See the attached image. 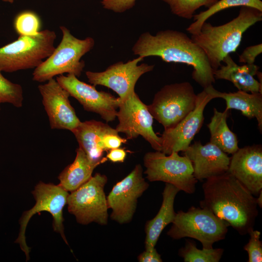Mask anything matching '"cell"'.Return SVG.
I'll return each mask as SVG.
<instances>
[{
	"instance_id": "cell-1",
	"label": "cell",
	"mask_w": 262,
	"mask_h": 262,
	"mask_svg": "<svg viewBox=\"0 0 262 262\" xmlns=\"http://www.w3.org/2000/svg\"><path fill=\"white\" fill-rule=\"evenodd\" d=\"M200 207L227 222L240 234L252 229L258 214L256 198L228 172L206 179Z\"/></svg>"
},
{
	"instance_id": "cell-2",
	"label": "cell",
	"mask_w": 262,
	"mask_h": 262,
	"mask_svg": "<svg viewBox=\"0 0 262 262\" xmlns=\"http://www.w3.org/2000/svg\"><path fill=\"white\" fill-rule=\"evenodd\" d=\"M133 54L145 58L158 56L166 62L182 63L193 68L192 78L203 88L215 82L213 70L203 50L186 34L166 30L155 35L142 33L134 44Z\"/></svg>"
},
{
	"instance_id": "cell-3",
	"label": "cell",
	"mask_w": 262,
	"mask_h": 262,
	"mask_svg": "<svg viewBox=\"0 0 262 262\" xmlns=\"http://www.w3.org/2000/svg\"><path fill=\"white\" fill-rule=\"evenodd\" d=\"M262 20V11L241 6L238 16L231 21L219 26L205 22L199 33L192 34L191 38L203 50L212 69H217L224 57L236 51L243 33Z\"/></svg>"
},
{
	"instance_id": "cell-4",
	"label": "cell",
	"mask_w": 262,
	"mask_h": 262,
	"mask_svg": "<svg viewBox=\"0 0 262 262\" xmlns=\"http://www.w3.org/2000/svg\"><path fill=\"white\" fill-rule=\"evenodd\" d=\"M62 40L52 53L34 68L33 80L39 82H47L55 76L64 73L79 77L85 66L82 57L89 52L95 45L91 37L81 39L74 36L64 26H60Z\"/></svg>"
},
{
	"instance_id": "cell-5",
	"label": "cell",
	"mask_w": 262,
	"mask_h": 262,
	"mask_svg": "<svg viewBox=\"0 0 262 262\" xmlns=\"http://www.w3.org/2000/svg\"><path fill=\"white\" fill-rule=\"evenodd\" d=\"M56 34L46 29L33 36L19 35L0 48V71L12 73L34 69L53 51Z\"/></svg>"
},
{
	"instance_id": "cell-6",
	"label": "cell",
	"mask_w": 262,
	"mask_h": 262,
	"mask_svg": "<svg viewBox=\"0 0 262 262\" xmlns=\"http://www.w3.org/2000/svg\"><path fill=\"white\" fill-rule=\"evenodd\" d=\"M167 235L173 239L189 237L199 241L202 248L210 249L215 242L224 240L229 224L210 210L192 206L186 212L176 213Z\"/></svg>"
},
{
	"instance_id": "cell-7",
	"label": "cell",
	"mask_w": 262,
	"mask_h": 262,
	"mask_svg": "<svg viewBox=\"0 0 262 262\" xmlns=\"http://www.w3.org/2000/svg\"><path fill=\"white\" fill-rule=\"evenodd\" d=\"M144 173L150 181H161L171 184L188 194L196 190L197 180L193 174L192 163L185 156L173 151L167 155L156 151L144 157Z\"/></svg>"
},
{
	"instance_id": "cell-8",
	"label": "cell",
	"mask_w": 262,
	"mask_h": 262,
	"mask_svg": "<svg viewBox=\"0 0 262 262\" xmlns=\"http://www.w3.org/2000/svg\"><path fill=\"white\" fill-rule=\"evenodd\" d=\"M197 98L187 82L167 84L155 95L148 110L164 130L176 126L195 108Z\"/></svg>"
},
{
	"instance_id": "cell-9",
	"label": "cell",
	"mask_w": 262,
	"mask_h": 262,
	"mask_svg": "<svg viewBox=\"0 0 262 262\" xmlns=\"http://www.w3.org/2000/svg\"><path fill=\"white\" fill-rule=\"evenodd\" d=\"M107 180L105 175L96 173L68 195L66 203L68 211L75 216L79 223L107 224L109 209L104 192Z\"/></svg>"
},
{
	"instance_id": "cell-10",
	"label": "cell",
	"mask_w": 262,
	"mask_h": 262,
	"mask_svg": "<svg viewBox=\"0 0 262 262\" xmlns=\"http://www.w3.org/2000/svg\"><path fill=\"white\" fill-rule=\"evenodd\" d=\"M32 194L35 200L34 206L22 214L20 220V231L15 243H18L21 249L24 252L26 261L30 259V248L26 243L25 231L31 218L37 213L47 211L53 217V230L61 235L68 245L63 226V210L67 203L68 193L59 185L39 182L35 187Z\"/></svg>"
},
{
	"instance_id": "cell-11",
	"label": "cell",
	"mask_w": 262,
	"mask_h": 262,
	"mask_svg": "<svg viewBox=\"0 0 262 262\" xmlns=\"http://www.w3.org/2000/svg\"><path fill=\"white\" fill-rule=\"evenodd\" d=\"M116 117L118 124L115 128L118 132L125 134L127 139L142 136L156 151H161L160 136L154 132L153 117L139 96L133 92L127 98L120 99Z\"/></svg>"
},
{
	"instance_id": "cell-12",
	"label": "cell",
	"mask_w": 262,
	"mask_h": 262,
	"mask_svg": "<svg viewBox=\"0 0 262 262\" xmlns=\"http://www.w3.org/2000/svg\"><path fill=\"white\" fill-rule=\"evenodd\" d=\"M144 59L138 56L126 63L118 62L110 65L103 71H87L85 75L91 84L104 86L113 90L122 100L135 91V84L142 75L153 69L154 66L152 65H138Z\"/></svg>"
},
{
	"instance_id": "cell-13",
	"label": "cell",
	"mask_w": 262,
	"mask_h": 262,
	"mask_svg": "<svg viewBox=\"0 0 262 262\" xmlns=\"http://www.w3.org/2000/svg\"><path fill=\"white\" fill-rule=\"evenodd\" d=\"M148 186L141 165H136L129 175L114 186L106 197L108 209L112 210L111 218L121 224L131 221L138 198Z\"/></svg>"
},
{
	"instance_id": "cell-14",
	"label": "cell",
	"mask_w": 262,
	"mask_h": 262,
	"mask_svg": "<svg viewBox=\"0 0 262 262\" xmlns=\"http://www.w3.org/2000/svg\"><path fill=\"white\" fill-rule=\"evenodd\" d=\"M56 80L70 96L80 102L85 111L98 114L107 122L113 121L116 117L120 102L119 97L98 91L95 86L79 80L72 74L59 75Z\"/></svg>"
},
{
	"instance_id": "cell-15",
	"label": "cell",
	"mask_w": 262,
	"mask_h": 262,
	"mask_svg": "<svg viewBox=\"0 0 262 262\" xmlns=\"http://www.w3.org/2000/svg\"><path fill=\"white\" fill-rule=\"evenodd\" d=\"M213 97L204 89L197 95L193 110L173 128L164 130L161 136V152L170 154L172 152L185 151L203 123V113L207 104Z\"/></svg>"
},
{
	"instance_id": "cell-16",
	"label": "cell",
	"mask_w": 262,
	"mask_h": 262,
	"mask_svg": "<svg viewBox=\"0 0 262 262\" xmlns=\"http://www.w3.org/2000/svg\"><path fill=\"white\" fill-rule=\"evenodd\" d=\"M38 88L51 129L72 132L81 121L70 104L69 93L54 78Z\"/></svg>"
},
{
	"instance_id": "cell-17",
	"label": "cell",
	"mask_w": 262,
	"mask_h": 262,
	"mask_svg": "<svg viewBox=\"0 0 262 262\" xmlns=\"http://www.w3.org/2000/svg\"><path fill=\"white\" fill-rule=\"evenodd\" d=\"M228 172L257 196L262 191V146L239 148L230 157Z\"/></svg>"
},
{
	"instance_id": "cell-18",
	"label": "cell",
	"mask_w": 262,
	"mask_h": 262,
	"mask_svg": "<svg viewBox=\"0 0 262 262\" xmlns=\"http://www.w3.org/2000/svg\"><path fill=\"white\" fill-rule=\"evenodd\" d=\"M183 152L192 163L194 176L197 180L228 172L230 157L211 142L203 145L200 142L196 141Z\"/></svg>"
},
{
	"instance_id": "cell-19",
	"label": "cell",
	"mask_w": 262,
	"mask_h": 262,
	"mask_svg": "<svg viewBox=\"0 0 262 262\" xmlns=\"http://www.w3.org/2000/svg\"><path fill=\"white\" fill-rule=\"evenodd\" d=\"M72 132L79 147L90 159L102 163L107 159L102 157L106 151L103 143V137L109 133H118L115 129L108 124L95 120L81 121Z\"/></svg>"
},
{
	"instance_id": "cell-20",
	"label": "cell",
	"mask_w": 262,
	"mask_h": 262,
	"mask_svg": "<svg viewBox=\"0 0 262 262\" xmlns=\"http://www.w3.org/2000/svg\"><path fill=\"white\" fill-rule=\"evenodd\" d=\"M226 65H221L220 68L213 69L215 79H223L231 82L238 90L250 93H262V83L254 76L257 75L259 66L254 64L243 66L237 65L230 55L223 59Z\"/></svg>"
},
{
	"instance_id": "cell-21",
	"label": "cell",
	"mask_w": 262,
	"mask_h": 262,
	"mask_svg": "<svg viewBox=\"0 0 262 262\" xmlns=\"http://www.w3.org/2000/svg\"><path fill=\"white\" fill-rule=\"evenodd\" d=\"M204 90L214 98H222L226 103L225 110L236 109L249 119L256 118L259 130L262 131V93H250L238 90L235 92H221L215 89L213 85Z\"/></svg>"
},
{
	"instance_id": "cell-22",
	"label": "cell",
	"mask_w": 262,
	"mask_h": 262,
	"mask_svg": "<svg viewBox=\"0 0 262 262\" xmlns=\"http://www.w3.org/2000/svg\"><path fill=\"white\" fill-rule=\"evenodd\" d=\"M179 191L175 186L165 183L160 209L156 215L146 224V249L155 247L162 231L174 221L176 214L174 208V201Z\"/></svg>"
},
{
	"instance_id": "cell-23",
	"label": "cell",
	"mask_w": 262,
	"mask_h": 262,
	"mask_svg": "<svg viewBox=\"0 0 262 262\" xmlns=\"http://www.w3.org/2000/svg\"><path fill=\"white\" fill-rule=\"evenodd\" d=\"M101 162L90 159L85 152L79 147L74 161L67 165L58 178L59 185L67 192H73L87 181L92 176L95 168Z\"/></svg>"
},
{
	"instance_id": "cell-24",
	"label": "cell",
	"mask_w": 262,
	"mask_h": 262,
	"mask_svg": "<svg viewBox=\"0 0 262 262\" xmlns=\"http://www.w3.org/2000/svg\"><path fill=\"white\" fill-rule=\"evenodd\" d=\"M228 116V110L221 112L214 108L213 116L207 126L211 134L210 142L225 153L232 154L239 147L236 134L227 125Z\"/></svg>"
},
{
	"instance_id": "cell-25",
	"label": "cell",
	"mask_w": 262,
	"mask_h": 262,
	"mask_svg": "<svg viewBox=\"0 0 262 262\" xmlns=\"http://www.w3.org/2000/svg\"><path fill=\"white\" fill-rule=\"evenodd\" d=\"M236 6H248L262 12V1L261 0H220L204 11L193 16L194 21L186 29L191 34L199 33L202 24L216 13L229 8Z\"/></svg>"
},
{
	"instance_id": "cell-26",
	"label": "cell",
	"mask_w": 262,
	"mask_h": 262,
	"mask_svg": "<svg viewBox=\"0 0 262 262\" xmlns=\"http://www.w3.org/2000/svg\"><path fill=\"white\" fill-rule=\"evenodd\" d=\"M223 252L221 248L199 249L195 241L187 240L184 246L179 250V254L185 262H218Z\"/></svg>"
},
{
	"instance_id": "cell-27",
	"label": "cell",
	"mask_w": 262,
	"mask_h": 262,
	"mask_svg": "<svg viewBox=\"0 0 262 262\" xmlns=\"http://www.w3.org/2000/svg\"><path fill=\"white\" fill-rule=\"evenodd\" d=\"M169 6L171 12L182 18L191 19L202 6L208 8L219 0H162Z\"/></svg>"
},
{
	"instance_id": "cell-28",
	"label": "cell",
	"mask_w": 262,
	"mask_h": 262,
	"mask_svg": "<svg viewBox=\"0 0 262 262\" xmlns=\"http://www.w3.org/2000/svg\"><path fill=\"white\" fill-rule=\"evenodd\" d=\"M14 27L19 35H35L40 31V19L34 12L24 11L17 14L15 17Z\"/></svg>"
},
{
	"instance_id": "cell-29",
	"label": "cell",
	"mask_w": 262,
	"mask_h": 262,
	"mask_svg": "<svg viewBox=\"0 0 262 262\" xmlns=\"http://www.w3.org/2000/svg\"><path fill=\"white\" fill-rule=\"evenodd\" d=\"M23 92L21 85L5 78L0 71V103H8L16 108L22 106Z\"/></svg>"
},
{
	"instance_id": "cell-30",
	"label": "cell",
	"mask_w": 262,
	"mask_h": 262,
	"mask_svg": "<svg viewBox=\"0 0 262 262\" xmlns=\"http://www.w3.org/2000/svg\"><path fill=\"white\" fill-rule=\"evenodd\" d=\"M250 239L244 246L248 254V262H262V243L260 240L261 232L251 229L248 233Z\"/></svg>"
},
{
	"instance_id": "cell-31",
	"label": "cell",
	"mask_w": 262,
	"mask_h": 262,
	"mask_svg": "<svg viewBox=\"0 0 262 262\" xmlns=\"http://www.w3.org/2000/svg\"><path fill=\"white\" fill-rule=\"evenodd\" d=\"M136 0H101L103 7L117 13H123L132 8Z\"/></svg>"
},
{
	"instance_id": "cell-32",
	"label": "cell",
	"mask_w": 262,
	"mask_h": 262,
	"mask_svg": "<svg viewBox=\"0 0 262 262\" xmlns=\"http://www.w3.org/2000/svg\"><path fill=\"white\" fill-rule=\"evenodd\" d=\"M262 52V45L259 44L246 48L239 56V62L247 64H254L257 56Z\"/></svg>"
},
{
	"instance_id": "cell-33",
	"label": "cell",
	"mask_w": 262,
	"mask_h": 262,
	"mask_svg": "<svg viewBox=\"0 0 262 262\" xmlns=\"http://www.w3.org/2000/svg\"><path fill=\"white\" fill-rule=\"evenodd\" d=\"M127 140L120 137L118 133H109L103 138V143L106 151L119 147Z\"/></svg>"
},
{
	"instance_id": "cell-34",
	"label": "cell",
	"mask_w": 262,
	"mask_h": 262,
	"mask_svg": "<svg viewBox=\"0 0 262 262\" xmlns=\"http://www.w3.org/2000/svg\"><path fill=\"white\" fill-rule=\"evenodd\" d=\"M140 262H162L163 260L155 247L147 249L141 253L138 257Z\"/></svg>"
},
{
	"instance_id": "cell-35",
	"label": "cell",
	"mask_w": 262,
	"mask_h": 262,
	"mask_svg": "<svg viewBox=\"0 0 262 262\" xmlns=\"http://www.w3.org/2000/svg\"><path fill=\"white\" fill-rule=\"evenodd\" d=\"M127 153L123 148H116L109 150L106 158L113 163H123L126 157Z\"/></svg>"
},
{
	"instance_id": "cell-36",
	"label": "cell",
	"mask_w": 262,
	"mask_h": 262,
	"mask_svg": "<svg viewBox=\"0 0 262 262\" xmlns=\"http://www.w3.org/2000/svg\"><path fill=\"white\" fill-rule=\"evenodd\" d=\"M258 198H256V201L258 206L260 208L262 207V191L260 192L259 195L257 196Z\"/></svg>"
},
{
	"instance_id": "cell-37",
	"label": "cell",
	"mask_w": 262,
	"mask_h": 262,
	"mask_svg": "<svg viewBox=\"0 0 262 262\" xmlns=\"http://www.w3.org/2000/svg\"><path fill=\"white\" fill-rule=\"evenodd\" d=\"M1 0L5 2H8L10 3H13L15 1V0Z\"/></svg>"
},
{
	"instance_id": "cell-38",
	"label": "cell",
	"mask_w": 262,
	"mask_h": 262,
	"mask_svg": "<svg viewBox=\"0 0 262 262\" xmlns=\"http://www.w3.org/2000/svg\"></svg>"
}]
</instances>
